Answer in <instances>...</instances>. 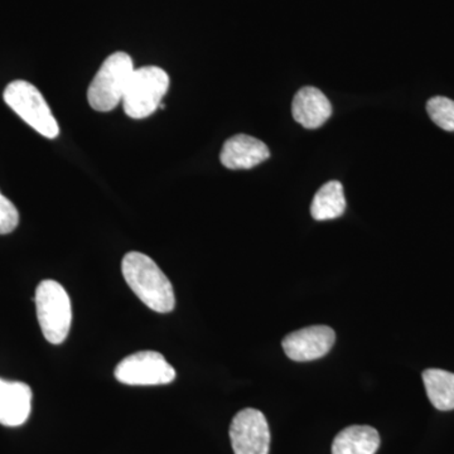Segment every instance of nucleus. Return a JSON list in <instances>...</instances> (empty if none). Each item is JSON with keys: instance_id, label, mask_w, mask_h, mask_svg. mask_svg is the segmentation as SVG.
I'll list each match as a JSON object with an SVG mask.
<instances>
[{"instance_id": "10", "label": "nucleus", "mask_w": 454, "mask_h": 454, "mask_svg": "<svg viewBox=\"0 0 454 454\" xmlns=\"http://www.w3.org/2000/svg\"><path fill=\"white\" fill-rule=\"evenodd\" d=\"M32 411V389L25 382L0 378V424L20 427Z\"/></svg>"}, {"instance_id": "12", "label": "nucleus", "mask_w": 454, "mask_h": 454, "mask_svg": "<svg viewBox=\"0 0 454 454\" xmlns=\"http://www.w3.org/2000/svg\"><path fill=\"white\" fill-rule=\"evenodd\" d=\"M380 447V434L369 426H351L333 439V454H375Z\"/></svg>"}, {"instance_id": "15", "label": "nucleus", "mask_w": 454, "mask_h": 454, "mask_svg": "<svg viewBox=\"0 0 454 454\" xmlns=\"http://www.w3.org/2000/svg\"><path fill=\"white\" fill-rule=\"evenodd\" d=\"M427 112L432 121L446 131H454V100L444 97L430 98Z\"/></svg>"}, {"instance_id": "16", "label": "nucleus", "mask_w": 454, "mask_h": 454, "mask_svg": "<svg viewBox=\"0 0 454 454\" xmlns=\"http://www.w3.org/2000/svg\"><path fill=\"white\" fill-rule=\"evenodd\" d=\"M20 223V212L11 200L0 192V235L13 232Z\"/></svg>"}, {"instance_id": "8", "label": "nucleus", "mask_w": 454, "mask_h": 454, "mask_svg": "<svg viewBox=\"0 0 454 454\" xmlns=\"http://www.w3.org/2000/svg\"><path fill=\"white\" fill-rule=\"evenodd\" d=\"M336 333L328 325H310L289 333L282 346L286 356L297 363H309L325 356L333 348Z\"/></svg>"}, {"instance_id": "13", "label": "nucleus", "mask_w": 454, "mask_h": 454, "mask_svg": "<svg viewBox=\"0 0 454 454\" xmlns=\"http://www.w3.org/2000/svg\"><path fill=\"white\" fill-rule=\"evenodd\" d=\"M345 210V192L339 181L327 182L319 188L310 205V215L317 221L339 219Z\"/></svg>"}, {"instance_id": "14", "label": "nucleus", "mask_w": 454, "mask_h": 454, "mask_svg": "<svg viewBox=\"0 0 454 454\" xmlns=\"http://www.w3.org/2000/svg\"><path fill=\"white\" fill-rule=\"evenodd\" d=\"M424 387L430 403L438 411L454 409V373L441 369H428L423 372Z\"/></svg>"}, {"instance_id": "9", "label": "nucleus", "mask_w": 454, "mask_h": 454, "mask_svg": "<svg viewBox=\"0 0 454 454\" xmlns=\"http://www.w3.org/2000/svg\"><path fill=\"white\" fill-rule=\"evenodd\" d=\"M270 157L268 145L254 137L238 134L227 139L220 160L229 169H250Z\"/></svg>"}, {"instance_id": "6", "label": "nucleus", "mask_w": 454, "mask_h": 454, "mask_svg": "<svg viewBox=\"0 0 454 454\" xmlns=\"http://www.w3.org/2000/svg\"><path fill=\"white\" fill-rule=\"evenodd\" d=\"M114 375L116 380L125 385L151 387L175 380L176 370L160 352L140 351L121 360Z\"/></svg>"}, {"instance_id": "11", "label": "nucleus", "mask_w": 454, "mask_h": 454, "mask_svg": "<svg viewBox=\"0 0 454 454\" xmlns=\"http://www.w3.org/2000/svg\"><path fill=\"white\" fill-rule=\"evenodd\" d=\"M292 115L306 129H317L333 115V106L321 90L306 86L295 94Z\"/></svg>"}, {"instance_id": "3", "label": "nucleus", "mask_w": 454, "mask_h": 454, "mask_svg": "<svg viewBox=\"0 0 454 454\" xmlns=\"http://www.w3.org/2000/svg\"><path fill=\"white\" fill-rule=\"evenodd\" d=\"M37 318L44 339L59 345L67 339L73 322V309L67 292L56 280H42L35 295Z\"/></svg>"}, {"instance_id": "2", "label": "nucleus", "mask_w": 454, "mask_h": 454, "mask_svg": "<svg viewBox=\"0 0 454 454\" xmlns=\"http://www.w3.org/2000/svg\"><path fill=\"white\" fill-rule=\"evenodd\" d=\"M134 64L125 52H115L107 57L94 80L90 83L88 100L97 112L107 113L122 103L125 91L133 74Z\"/></svg>"}, {"instance_id": "5", "label": "nucleus", "mask_w": 454, "mask_h": 454, "mask_svg": "<svg viewBox=\"0 0 454 454\" xmlns=\"http://www.w3.org/2000/svg\"><path fill=\"white\" fill-rule=\"evenodd\" d=\"M3 98L5 104L41 136L49 139L59 137V128L56 118L43 95L35 85L25 80H16L5 88Z\"/></svg>"}, {"instance_id": "1", "label": "nucleus", "mask_w": 454, "mask_h": 454, "mask_svg": "<svg viewBox=\"0 0 454 454\" xmlns=\"http://www.w3.org/2000/svg\"><path fill=\"white\" fill-rule=\"evenodd\" d=\"M121 271L131 291L148 309L158 313H169L175 309L172 283L153 259L143 253H128L122 258Z\"/></svg>"}, {"instance_id": "4", "label": "nucleus", "mask_w": 454, "mask_h": 454, "mask_svg": "<svg viewBox=\"0 0 454 454\" xmlns=\"http://www.w3.org/2000/svg\"><path fill=\"white\" fill-rule=\"evenodd\" d=\"M169 88V76L163 68L145 66L134 70L122 98L124 112L131 119H145L160 106Z\"/></svg>"}, {"instance_id": "7", "label": "nucleus", "mask_w": 454, "mask_h": 454, "mask_svg": "<svg viewBox=\"0 0 454 454\" xmlns=\"http://www.w3.org/2000/svg\"><path fill=\"white\" fill-rule=\"evenodd\" d=\"M235 454H269L270 430L265 415L256 409L239 411L230 426Z\"/></svg>"}]
</instances>
